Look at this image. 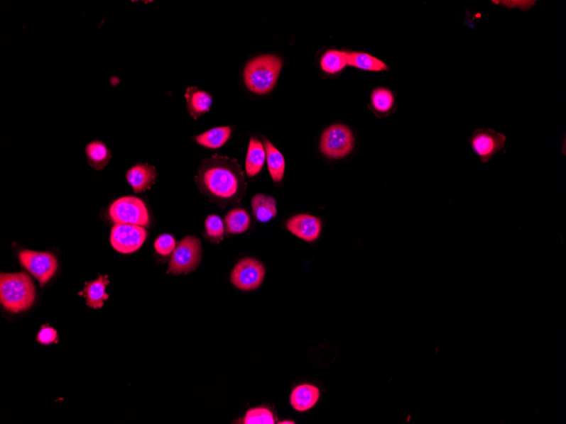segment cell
<instances>
[{"instance_id": "9", "label": "cell", "mask_w": 566, "mask_h": 424, "mask_svg": "<svg viewBox=\"0 0 566 424\" xmlns=\"http://www.w3.org/2000/svg\"><path fill=\"white\" fill-rule=\"evenodd\" d=\"M506 135L494 129H477L468 139L472 150L484 164L506 147Z\"/></svg>"}, {"instance_id": "28", "label": "cell", "mask_w": 566, "mask_h": 424, "mask_svg": "<svg viewBox=\"0 0 566 424\" xmlns=\"http://www.w3.org/2000/svg\"><path fill=\"white\" fill-rule=\"evenodd\" d=\"M37 340L38 342L42 345H48L57 342V340H58V335H57L56 330L53 329V328L50 326H43L40 331L38 332Z\"/></svg>"}, {"instance_id": "17", "label": "cell", "mask_w": 566, "mask_h": 424, "mask_svg": "<svg viewBox=\"0 0 566 424\" xmlns=\"http://www.w3.org/2000/svg\"><path fill=\"white\" fill-rule=\"evenodd\" d=\"M266 160L264 145L260 140L251 138L249 141L245 169L249 177H254L261 172Z\"/></svg>"}, {"instance_id": "18", "label": "cell", "mask_w": 566, "mask_h": 424, "mask_svg": "<svg viewBox=\"0 0 566 424\" xmlns=\"http://www.w3.org/2000/svg\"><path fill=\"white\" fill-rule=\"evenodd\" d=\"M348 65L367 72H388L389 67L376 57L361 52H348Z\"/></svg>"}, {"instance_id": "15", "label": "cell", "mask_w": 566, "mask_h": 424, "mask_svg": "<svg viewBox=\"0 0 566 424\" xmlns=\"http://www.w3.org/2000/svg\"><path fill=\"white\" fill-rule=\"evenodd\" d=\"M185 98L187 111L195 119H197L204 113L209 112L212 108V96L197 87H187Z\"/></svg>"}, {"instance_id": "21", "label": "cell", "mask_w": 566, "mask_h": 424, "mask_svg": "<svg viewBox=\"0 0 566 424\" xmlns=\"http://www.w3.org/2000/svg\"><path fill=\"white\" fill-rule=\"evenodd\" d=\"M87 162L96 170L103 169L111 159V152L103 142L93 141L85 148Z\"/></svg>"}, {"instance_id": "14", "label": "cell", "mask_w": 566, "mask_h": 424, "mask_svg": "<svg viewBox=\"0 0 566 424\" xmlns=\"http://www.w3.org/2000/svg\"><path fill=\"white\" fill-rule=\"evenodd\" d=\"M109 281L108 275H99L98 279L91 282H86L85 290L79 292V295L85 296L87 305L94 309L101 308L104 306V301L109 299L107 287L109 286Z\"/></svg>"}, {"instance_id": "4", "label": "cell", "mask_w": 566, "mask_h": 424, "mask_svg": "<svg viewBox=\"0 0 566 424\" xmlns=\"http://www.w3.org/2000/svg\"><path fill=\"white\" fill-rule=\"evenodd\" d=\"M354 146L353 133L344 125L335 124L329 126L320 137V152L328 159H343L352 152Z\"/></svg>"}, {"instance_id": "10", "label": "cell", "mask_w": 566, "mask_h": 424, "mask_svg": "<svg viewBox=\"0 0 566 424\" xmlns=\"http://www.w3.org/2000/svg\"><path fill=\"white\" fill-rule=\"evenodd\" d=\"M147 238V230L142 226L116 224L111 230V242L115 250L130 255L141 248Z\"/></svg>"}, {"instance_id": "24", "label": "cell", "mask_w": 566, "mask_h": 424, "mask_svg": "<svg viewBox=\"0 0 566 424\" xmlns=\"http://www.w3.org/2000/svg\"><path fill=\"white\" fill-rule=\"evenodd\" d=\"M348 65V52L332 50L323 55L320 67L325 72L337 74L343 71Z\"/></svg>"}, {"instance_id": "25", "label": "cell", "mask_w": 566, "mask_h": 424, "mask_svg": "<svg viewBox=\"0 0 566 424\" xmlns=\"http://www.w3.org/2000/svg\"><path fill=\"white\" fill-rule=\"evenodd\" d=\"M205 230L210 240L218 243L224 239L225 225L220 217L212 214L205 220Z\"/></svg>"}, {"instance_id": "5", "label": "cell", "mask_w": 566, "mask_h": 424, "mask_svg": "<svg viewBox=\"0 0 566 424\" xmlns=\"http://www.w3.org/2000/svg\"><path fill=\"white\" fill-rule=\"evenodd\" d=\"M109 216L116 224H127L147 227L149 216L146 203L135 196L118 199L109 208Z\"/></svg>"}, {"instance_id": "19", "label": "cell", "mask_w": 566, "mask_h": 424, "mask_svg": "<svg viewBox=\"0 0 566 424\" xmlns=\"http://www.w3.org/2000/svg\"><path fill=\"white\" fill-rule=\"evenodd\" d=\"M264 147L266 152V162L272 180L279 182L283 180L286 168L285 159L281 152L269 140L264 139Z\"/></svg>"}, {"instance_id": "27", "label": "cell", "mask_w": 566, "mask_h": 424, "mask_svg": "<svg viewBox=\"0 0 566 424\" xmlns=\"http://www.w3.org/2000/svg\"><path fill=\"white\" fill-rule=\"evenodd\" d=\"M177 243L173 235L164 234L160 235L155 242L156 251L162 256H168L175 251Z\"/></svg>"}, {"instance_id": "1", "label": "cell", "mask_w": 566, "mask_h": 424, "mask_svg": "<svg viewBox=\"0 0 566 424\" xmlns=\"http://www.w3.org/2000/svg\"><path fill=\"white\" fill-rule=\"evenodd\" d=\"M195 181L202 194L220 205L239 203L247 188L238 162L218 155L202 161Z\"/></svg>"}, {"instance_id": "16", "label": "cell", "mask_w": 566, "mask_h": 424, "mask_svg": "<svg viewBox=\"0 0 566 424\" xmlns=\"http://www.w3.org/2000/svg\"><path fill=\"white\" fill-rule=\"evenodd\" d=\"M371 107L377 116H388L396 108L395 94L387 87H376L371 94Z\"/></svg>"}, {"instance_id": "2", "label": "cell", "mask_w": 566, "mask_h": 424, "mask_svg": "<svg viewBox=\"0 0 566 424\" xmlns=\"http://www.w3.org/2000/svg\"><path fill=\"white\" fill-rule=\"evenodd\" d=\"M36 289L28 274H1L0 300L3 307L11 313L26 311L34 303Z\"/></svg>"}, {"instance_id": "7", "label": "cell", "mask_w": 566, "mask_h": 424, "mask_svg": "<svg viewBox=\"0 0 566 424\" xmlns=\"http://www.w3.org/2000/svg\"><path fill=\"white\" fill-rule=\"evenodd\" d=\"M19 261L42 287L49 282L58 269V261L50 252L23 250L19 252Z\"/></svg>"}, {"instance_id": "3", "label": "cell", "mask_w": 566, "mask_h": 424, "mask_svg": "<svg viewBox=\"0 0 566 424\" xmlns=\"http://www.w3.org/2000/svg\"><path fill=\"white\" fill-rule=\"evenodd\" d=\"M283 65V60L278 55L254 57L244 69L245 86L258 95L269 94L278 82Z\"/></svg>"}, {"instance_id": "29", "label": "cell", "mask_w": 566, "mask_h": 424, "mask_svg": "<svg viewBox=\"0 0 566 424\" xmlns=\"http://www.w3.org/2000/svg\"><path fill=\"white\" fill-rule=\"evenodd\" d=\"M279 423H283V424H289V423H290V424H293V423H295L293 422V421H283V422H280Z\"/></svg>"}, {"instance_id": "20", "label": "cell", "mask_w": 566, "mask_h": 424, "mask_svg": "<svg viewBox=\"0 0 566 424\" xmlns=\"http://www.w3.org/2000/svg\"><path fill=\"white\" fill-rule=\"evenodd\" d=\"M253 213L258 221L268 222L278 214L276 200L270 196L257 194L251 201Z\"/></svg>"}, {"instance_id": "8", "label": "cell", "mask_w": 566, "mask_h": 424, "mask_svg": "<svg viewBox=\"0 0 566 424\" xmlns=\"http://www.w3.org/2000/svg\"><path fill=\"white\" fill-rule=\"evenodd\" d=\"M265 275V267L260 261L245 257L235 265L231 274V281L239 290L254 291L261 286Z\"/></svg>"}, {"instance_id": "23", "label": "cell", "mask_w": 566, "mask_h": 424, "mask_svg": "<svg viewBox=\"0 0 566 424\" xmlns=\"http://www.w3.org/2000/svg\"><path fill=\"white\" fill-rule=\"evenodd\" d=\"M251 218L243 208H234L225 217V228L228 234H242L249 229Z\"/></svg>"}, {"instance_id": "26", "label": "cell", "mask_w": 566, "mask_h": 424, "mask_svg": "<svg viewBox=\"0 0 566 424\" xmlns=\"http://www.w3.org/2000/svg\"><path fill=\"white\" fill-rule=\"evenodd\" d=\"M273 413L266 408H256L248 411L243 420L244 424H274Z\"/></svg>"}, {"instance_id": "11", "label": "cell", "mask_w": 566, "mask_h": 424, "mask_svg": "<svg viewBox=\"0 0 566 424\" xmlns=\"http://www.w3.org/2000/svg\"><path fill=\"white\" fill-rule=\"evenodd\" d=\"M287 228L295 237L307 242H313L322 233V221L310 214H298L289 218Z\"/></svg>"}, {"instance_id": "6", "label": "cell", "mask_w": 566, "mask_h": 424, "mask_svg": "<svg viewBox=\"0 0 566 424\" xmlns=\"http://www.w3.org/2000/svg\"><path fill=\"white\" fill-rule=\"evenodd\" d=\"M202 257L200 240L187 237L181 240L173 253L168 272L175 275L187 274L197 269Z\"/></svg>"}, {"instance_id": "13", "label": "cell", "mask_w": 566, "mask_h": 424, "mask_svg": "<svg viewBox=\"0 0 566 424\" xmlns=\"http://www.w3.org/2000/svg\"><path fill=\"white\" fill-rule=\"evenodd\" d=\"M320 392L317 386L310 384H300L290 395V404L297 412H306L317 405Z\"/></svg>"}, {"instance_id": "22", "label": "cell", "mask_w": 566, "mask_h": 424, "mask_svg": "<svg viewBox=\"0 0 566 424\" xmlns=\"http://www.w3.org/2000/svg\"><path fill=\"white\" fill-rule=\"evenodd\" d=\"M232 135L229 126H221L207 130L195 138L196 142L201 146L216 150L225 145Z\"/></svg>"}, {"instance_id": "12", "label": "cell", "mask_w": 566, "mask_h": 424, "mask_svg": "<svg viewBox=\"0 0 566 424\" xmlns=\"http://www.w3.org/2000/svg\"><path fill=\"white\" fill-rule=\"evenodd\" d=\"M157 172L153 166L148 164H138L129 170L126 174V182L136 194L151 189L156 182Z\"/></svg>"}]
</instances>
